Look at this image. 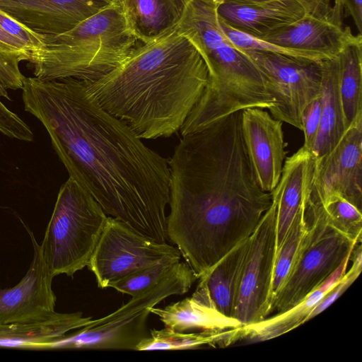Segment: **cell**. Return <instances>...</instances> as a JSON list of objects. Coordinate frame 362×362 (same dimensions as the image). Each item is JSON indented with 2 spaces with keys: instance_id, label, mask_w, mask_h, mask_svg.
Listing matches in <instances>:
<instances>
[{
  "instance_id": "4316f807",
  "label": "cell",
  "mask_w": 362,
  "mask_h": 362,
  "mask_svg": "<svg viewBox=\"0 0 362 362\" xmlns=\"http://www.w3.org/2000/svg\"><path fill=\"white\" fill-rule=\"evenodd\" d=\"M180 260L175 258L163 259L112 283L109 287L134 296L157 284Z\"/></svg>"
},
{
  "instance_id": "7402d4cb",
  "label": "cell",
  "mask_w": 362,
  "mask_h": 362,
  "mask_svg": "<svg viewBox=\"0 0 362 362\" xmlns=\"http://www.w3.org/2000/svg\"><path fill=\"white\" fill-rule=\"evenodd\" d=\"M321 117L318 133L310 151L315 158L330 151L346 131L338 88L337 57L322 61Z\"/></svg>"
},
{
  "instance_id": "5b68a950",
  "label": "cell",
  "mask_w": 362,
  "mask_h": 362,
  "mask_svg": "<svg viewBox=\"0 0 362 362\" xmlns=\"http://www.w3.org/2000/svg\"><path fill=\"white\" fill-rule=\"evenodd\" d=\"M107 217L92 195L69 177L59 189L40 245L53 277H71L88 265Z\"/></svg>"
},
{
  "instance_id": "4fadbf2b",
  "label": "cell",
  "mask_w": 362,
  "mask_h": 362,
  "mask_svg": "<svg viewBox=\"0 0 362 362\" xmlns=\"http://www.w3.org/2000/svg\"><path fill=\"white\" fill-rule=\"evenodd\" d=\"M33 246V257L23 279L14 286L0 288V325L45 319L52 315L57 297L53 276L44 260L41 246L27 229Z\"/></svg>"
},
{
  "instance_id": "44dd1931",
  "label": "cell",
  "mask_w": 362,
  "mask_h": 362,
  "mask_svg": "<svg viewBox=\"0 0 362 362\" xmlns=\"http://www.w3.org/2000/svg\"><path fill=\"white\" fill-rule=\"evenodd\" d=\"M249 238L235 247L199 279L204 283L216 309L230 317H234L237 306L249 248Z\"/></svg>"
},
{
  "instance_id": "484cf974",
  "label": "cell",
  "mask_w": 362,
  "mask_h": 362,
  "mask_svg": "<svg viewBox=\"0 0 362 362\" xmlns=\"http://www.w3.org/2000/svg\"><path fill=\"white\" fill-rule=\"evenodd\" d=\"M328 222L352 240L361 242L362 214L345 198L334 195L321 205Z\"/></svg>"
},
{
  "instance_id": "7c38bea8",
  "label": "cell",
  "mask_w": 362,
  "mask_h": 362,
  "mask_svg": "<svg viewBox=\"0 0 362 362\" xmlns=\"http://www.w3.org/2000/svg\"><path fill=\"white\" fill-rule=\"evenodd\" d=\"M344 13L341 0H320L300 20L259 39L334 59L347 45L362 40L361 35H354L344 24Z\"/></svg>"
},
{
  "instance_id": "ffe728a7",
  "label": "cell",
  "mask_w": 362,
  "mask_h": 362,
  "mask_svg": "<svg viewBox=\"0 0 362 362\" xmlns=\"http://www.w3.org/2000/svg\"><path fill=\"white\" fill-rule=\"evenodd\" d=\"M132 34L144 44L175 28L189 0H119Z\"/></svg>"
},
{
  "instance_id": "ac0fdd59",
  "label": "cell",
  "mask_w": 362,
  "mask_h": 362,
  "mask_svg": "<svg viewBox=\"0 0 362 362\" xmlns=\"http://www.w3.org/2000/svg\"><path fill=\"white\" fill-rule=\"evenodd\" d=\"M90 320L81 312L56 311L45 319L0 325V346L52 349L56 341L84 327Z\"/></svg>"
},
{
  "instance_id": "277c9868",
  "label": "cell",
  "mask_w": 362,
  "mask_h": 362,
  "mask_svg": "<svg viewBox=\"0 0 362 362\" xmlns=\"http://www.w3.org/2000/svg\"><path fill=\"white\" fill-rule=\"evenodd\" d=\"M43 47L30 53L33 74L42 80L98 79L119 66L141 43L132 34H119L101 13L57 35H43Z\"/></svg>"
},
{
  "instance_id": "4dcf8cb0",
  "label": "cell",
  "mask_w": 362,
  "mask_h": 362,
  "mask_svg": "<svg viewBox=\"0 0 362 362\" xmlns=\"http://www.w3.org/2000/svg\"><path fill=\"white\" fill-rule=\"evenodd\" d=\"M321 97L313 100L305 109L302 117V131L304 134L303 147L311 151L315 141L321 117Z\"/></svg>"
},
{
  "instance_id": "836d02e7",
  "label": "cell",
  "mask_w": 362,
  "mask_h": 362,
  "mask_svg": "<svg viewBox=\"0 0 362 362\" xmlns=\"http://www.w3.org/2000/svg\"><path fill=\"white\" fill-rule=\"evenodd\" d=\"M344 11L349 15L358 29L362 33V0H341Z\"/></svg>"
},
{
  "instance_id": "d590c367",
  "label": "cell",
  "mask_w": 362,
  "mask_h": 362,
  "mask_svg": "<svg viewBox=\"0 0 362 362\" xmlns=\"http://www.w3.org/2000/svg\"><path fill=\"white\" fill-rule=\"evenodd\" d=\"M312 4H317L320 0H303Z\"/></svg>"
},
{
  "instance_id": "2e32d148",
  "label": "cell",
  "mask_w": 362,
  "mask_h": 362,
  "mask_svg": "<svg viewBox=\"0 0 362 362\" xmlns=\"http://www.w3.org/2000/svg\"><path fill=\"white\" fill-rule=\"evenodd\" d=\"M318 3L312 4L303 0L226 2L218 6L217 11L221 20L229 26L261 38L300 20Z\"/></svg>"
},
{
  "instance_id": "ba28073f",
  "label": "cell",
  "mask_w": 362,
  "mask_h": 362,
  "mask_svg": "<svg viewBox=\"0 0 362 362\" xmlns=\"http://www.w3.org/2000/svg\"><path fill=\"white\" fill-rule=\"evenodd\" d=\"M240 49L255 65L274 98V104L268 109L271 115L302 130L305 109L321 97L322 61L271 52Z\"/></svg>"
},
{
  "instance_id": "f1b7e54d",
  "label": "cell",
  "mask_w": 362,
  "mask_h": 362,
  "mask_svg": "<svg viewBox=\"0 0 362 362\" xmlns=\"http://www.w3.org/2000/svg\"><path fill=\"white\" fill-rule=\"evenodd\" d=\"M0 27L8 34L22 41L30 53L40 49L43 45V35L30 30L0 9Z\"/></svg>"
},
{
  "instance_id": "603a6c76",
  "label": "cell",
  "mask_w": 362,
  "mask_h": 362,
  "mask_svg": "<svg viewBox=\"0 0 362 362\" xmlns=\"http://www.w3.org/2000/svg\"><path fill=\"white\" fill-rule=\"evenodd\" d=\"M242 327L222 331H200L185 333L168 328L153 329L149 337L143 339L136 351L194 349L203 346L226 347L238 344Z\"/></svg>"
},
{
  "instance_id": "e0dca14e",
  "label": "cell",
  "mask_w": 362,
  "mask_h": 362,
  "mask_svg": "<svg viewBox=\"0 0 362 362\" xmlns=\"http://www.w3.org/2000/svg\"><path fill=\"white\" fill-rule=\"evenodd\" d=\"M151 313L157 315L165 328L180 332L222 331L243 325L216 309L201 279L191 297L164 308L153 307Z\"/></svg>"
},
{
  "instance_id": "8fae6325",
  "label": "cell",
  "mask_w": 362,
  "mask_h": 362,
  "mask_svg": "<svg viewBox=\"0 0 362 362\" xmlns=\"http://www.w3.org/2000/svg\"><path fill=\"white\" fill-rule=\"evenodd\" d=\"M334 195L345 198L361 211L362 117L349 127L330 151L315 158L309 202L322 205Z\"/></svg>"
},
{
  "instance_id": "8992f818",
  "label": "cell",
  "mask_w": 362,
  "mask_h": 362,
  "mask_svg": "<svg viewBox=\"0 0 362 362\" xmlns=\"http://www.w3.org/2000/svg\"><path fill=\"white\" fill-rule=\"evenodd\" d=\"M198 279L190 267L178 262L157 284L132 296L110 315L90 321L84 327L56 341L52 349L135 350L149 337L146 321L151 308L173 295L189 291Z\"/></svg>"
},
{
  "instance_id": "e575fe53",
  "label": "cell",
  "mask_w": 362,
  "mask_h": 362,
  "mask_svg": "<svg viewBox=\"0 0 362 362\" xmlns=\"http://www.w3.org/2000/svg\"><path fill=\"white\" fill-rule=\"evenodd\" d=\"M209 3L221 4L226 2H247V3H257L265 2L271 0H202Z\"/></svg>"
},
{
  "instance_id": "d6986e66",
  "label": "cell",
  "mask_w": 362,
  "mask_h": 362,
  "mask_svg": "<svg viewBox=\"0 0 362 362\" xmlns=\"http://www.w3.org/2000/svg\"><path fill=\"white\" fill-rule=\"evenodd\" d=\"M350 255L316 289L295 307L281 313L266 317L254 324L243 325L238 342L254 344L269 340L285 334L306 322L312 310L341 280L346 273Z\"/></svg>"
},
{
  "instance_id": "52a82bcc",
  "label": "cell",
  "mask_w": 362,
  "mask_h": 362,
  "mask_svg": "<svg viewBox=\"0 0 362 362\" xmlns=\"http://www.w3.org/2000/svg\"><path fill=\"white\" fill-rule=\"evenodd\" d=\"M308 229L296 260L276 294L272 313H284L298 305L320 286L351 255L358 241L334 228L321 205L309 204Z\"/></svg>"
},
{
  "instance_id": "d4e9b609",
  "label": "cell",
  "mask_w": 362,
  "mask_h": 362,
  "mask_svg": "<svg viewBox=\"0 0 362 362\" xmlns=\"http://www.w3.org/2000/svg\"><path fill=\"white\" fill-rule=\"evenodd\" d=\"M307 206L296 215L281 245L277 248L272 284L273 303L293 268L307 231Z\"/></svg>"
},
{
  "instance_id": "9a60e30c",
  "label": "cell",
  "mask_w": 362,
  "mask_h": 362,
  "mask_svg": "<svg viewBox=\"0 0 362 362\" xmlns=\"http://www.w3.org/2000/svg\"><path fill=\"white\" fill-rule=\"evenodd\" d=\"M112 0H0V9L40 35L71 30Z\"/></svg>"
},
{
  "instance_id": "30bf717a",
  "label": "cell",
  "mask_w": 362,
  "mask_h": 362,
  "mask_svg": "<svg viewBox=\"0 0 362 362\" xmlns=\"http://www.w3.org/2000/svg\"><path fill=\"white\" fill-rule=\"evenodd\" d=\"M274 204L267 210L249 238L234 318L243 325L259 322L272 313V284L277 251Z\"/></svg>"
},
{
  "instance_id": "7a4b0ae2",
  "label": "cell",
  "mask_w": 362,
  "mask_h": 362,
  "mask_svg": "<svg viewBox=\"0 0 362 362\" xmlns=\"http://www.w3.org/2000/svg\"><path fill=\"white\" fill-rule=\"evenodd\" d=\"M209 71L177 26L141 43L119 66L85 81L99 105L140 139L169 137L183 126L209 85Z\"/></svg>"
},
{
  "instance_id": "1f68e13d",
  "label": "cell",
  "mask_w": 362,
  "mask_h": 362,
  "mask_svg": "<svg viewBox=\"0 0 362 362\" xmlns=\"http://www.w3.org/2000/svg\"><path fill=\"white\" fill-rule=\"evenodd\" d=\"M361 272L351 268L341 280L324 296L312 310L306 318V322L315 317L331 305L358 278Z\"/></svg>"
},
{
  "instance_id": "3957f363",
  "label": "cell",
  "mask_w": 362,
  "mask_h": 362,
  "mask_svg": "<svg viewBox=\"0 0 362 362\" xmlns=\"http://www.w3.org/2000/svg\"><path fill=\"white\" fill-rule=\"evenodd\" d=\"M220 4L189 0L177 25L195 46L209 71V85L181 128L189 133L224 115L246 108L269 109L275 103L253 62L223 32Z\"/></svg>"
},
{
  "instance_id": "cb8c5ba5",
  "label": "cell",
  "mask_w": 362,
  "mask_h": 362,
  "mask_svg": "<svg viewBox=\"0 0 362 362\" xmlns=\"http://www.w3.org/2000/svg\"><path fill=\"white\" fill-rule=\"evenodd\" d=\"M337 59L338 88L346 130L362 117V40L347 45Z\"/></svg>"
},
{
  "instance_id": "9c48e42d",
  "label": "cell",
  "mask_w": 362,
  "mask_h": 362,
  "mask_svg": "<svg viewBox=\"0 0 362 362\" xmlns=\"http://www.w3.org/2000/svg\"><path fill=\"white\" fill-rule=\"evenodd\" d=\"M177 248L155 242L124 222L107 216L88 269L100 288L163 259H180Z\"/></svg>"
},
{
  "instance_id": "f546056e",
  "label": "cell",
  "mask_w": 362,
  "mask_h": 362,
  "mask_svg": "<svg viewBox=\"0 0 362 362\" xmlns=\"http://www.w3.org/2000/svg\"><path fill=\"white\" fill-rule=\"evenodd\" d=\"M0 132L13 139L32 141L34 135L28 125L0 100Z\"/></svg>"
},
{
  "instance_id": "5bb4252c",
  "label": "cell",
  "mask_w": 362,
  "mask_h": 362,
  "mask_svg": "<svg viewBox=\"0 0 362 362\" xmlns=\"http://www.w3.org/2000/svg\"><path fill=\"white\" fill-rule=\"evenodd\" d=\"M265 109L241 111L243 140L257 181L262 189L272 192L277 185L286 159V142L282 122Z\"/></svg>"
},
{
  "instance_id": "83f0119b",
  "label": "cell",
  "mask_w": 362,
  "mask_h": 362,
  "mask_svg": "<svg viewBox=\"0 0 362 362\" xmlns=\"http://www.w3.org/2000/svg\"><path fill=\"white\" fill-rule=\"evenodd\" d=\"M21 62L0 52V98L10 100L8 90L22 89L25 76L20 70Z\"/></svg>"
},
{
  "instance_id": "d6a6232c",
  "label": "cell",
  "mask_w": 362,
  "mask_h": 362,
  "mask_svg": "<svg viewBox=\"0 0 362 362\" xmlns=\"http://www.w3.org/2000/svg\"><path fill=\"white\" fill-rule=\"evenodd\" d=\"M0 52L19 59L22 61H29L30 52L26 45L18 39L6 33L0 27Z\"/></svg>"
},
{
  "instance_id": "6da1fadb",
  "label": "cell",
  "mask_w": 362,
  "mask_h": 362,
  "mask_svg": "<svg viewBox=\"0 0 362 362\" xmlns=\"http://www.w3.org/2000/svg\"><path fill=\"white\" fill-rule=\"evenodd\" d=\"M21 90L25 110L47 129L69 177L106 214L165 243L168 159L103 109L84 81L25 77Z\"/></svg>"
}]
</instances>
